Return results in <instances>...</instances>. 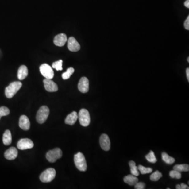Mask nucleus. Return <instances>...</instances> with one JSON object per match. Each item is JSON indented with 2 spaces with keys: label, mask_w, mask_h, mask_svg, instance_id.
Here are the masks:
<instances>
[{
  "label": "nucleus",
  "mask_w": 189,
  "mask_h": 189,
  "mask_svg": "<svg viewBox=\"0 0 189 189\" xmlns=\"http://www.w3.org/2000/svg\"><path fill=\"white\" fill-rule=\"evenodd\" d=\"M22 86L20 82H14L11 83L5 89V94L7 98H12Z\"/></svg>",
  "instance_id": "1"
},
{
  "label": "nucleus",
  "mask_w": 189,
  "mask_h": 189,
  "mask_svg": "<svg viewBox=\"0 0 189 189\" xmlns=\"http://www.w3.org/2000/svg\"><path fill=\"white\" fill-rule=\"evenodd\" d=\"M75 164L77 168L80 171H85L87 165L84 155L81 152H78L74 156Z\"/></svg>",
  "instance_id": "2"
},
{
  "label": "nucleus",
  "mask_w": 189,
  "mask_h": 189,
  "mask_svg": "<svg viewBox=\"0 0 189 189\" xmlns=\"http://www.w3.org/2000/svg\"><path fill=\"white\" fill-rule=\"evenodd\" d=\"M56 176V171L53 168H48L43 172L40 176V179L42 182L48 183L54 180Z\"/></svg>",
  "instance_id": "3"
},
{
  "label": "nucleus",
  "mask_w": 189,
  "mask_h": 189,
  "mask_svg": "<svg viewBox=\"0 0 189 189\" xmlns=\"http://www.w3.org/2000/svg\"><path fill=\"white\" fill-rule=\"evenodd\" d=\"M78 118L82 126L87 127L90 124L91 117L89 111L87 109H81L78 114Z\"/></svg>",
  "instance_id": "4"
},
{
  "label": "nucleus",
  "mask_w": 189,
  "mask_h": 189,
  "mask_svg": "<svg viewBox=\"0 0 189 189\" xmlns=\"http://www.w3.org/2000/svg\"><path fill=\"white\" fill-rule=\"evenodd\" d=\"M49 109L46 106H42L37 111V120L39 124H43L49 116Z\"/></svg>",
  "instance_id": "5"
},
{
  "label": "nucleus",
  "mask_w": 189,
  "mask_h": 189,
  "mask_svg": "<svg viewBox=\"0 0 189 189\" xmlns=\"http://www.w3.org/2000/svg\"><path fill=\"white\" fill-rule=\"evenodd\" d=\"M63 152L61 149L60 148H55L49 150L46 153V158L49 162H55L57 160L60 159L62 156Z\"/></svg>",
  "instance_id": "6"
},
{
  "label": "nucleus",
  "mask_w": 189,
  "mask_h": 189,
  "mask_svg": "<svg viewBox=\"0 0 189 189\" xmlns=\"http://www.w3.org/2000/svg\"><path fill=\"white\" fill-rule=\"evenodd\" d=\"M41 74L46 79H52L54 77V73L53 68L51 66L47 64H43L41 65L40 68Z\"/></svg>",
  "instance_id": "7"
},
{
  "label": "nucleus",
  "mask_w": 189,
  "mask_h": 189,
  "mask_svg": "<svg viewBox=\"0 0 189 189\" xmlns=\"http://www.w3.org/2000/svg\"><path fill=\"white\" fill-rule=\"evenodd\" d=\"M34 147V143L33 141L28 138L21 139L18 141L17 144V147L20 150H26V149H31Z\"/></svg>",
  "instance_id": "8"
},
{
  "label": "nucleus",
  "mask_w": 189,
  "mask_h": 189,
  "mask_svg": "<svg viewBox=\"0 0 189 189\" xmlns=\"http://www.w3.org/2000/svg\"><path fill=\"white\" fill-rule=\"evenodd\" d=\"M99 142L102 149H103L105 151L109 150L110 148V140L107 135L102 134L100 136Z\"/></svg>",
  "instance_id": "9"
},
{
  "label": "nucleus",
  "mask_w": 189,
  "mask_h": 189,
  "mask_svg": "<svg viewBox=\"0 0 189 189\" xmlns=\"http://www.w3.org/2000/svg\"><path fill=\"white\" fill-rule=\"evenodd\" d=\"M78 88L81 93H87L89 91V80L88 78L85 77L80 78L78 83Z\"/></svg>",
  "instance_id": "10"
},
{
  "label": "nucleus",
  "mask_w": 189,
  "mask_h": 189,
  "mask_svg": "<svg viewBox=\"0 0 189 189\" xmlns=\"http://www.w3.org/2000/svg\"><path fill=\"white\" fill-rule=\"evenodd\" d=\"M44 87L47 91L49 92H55L58 91V86L57 84L53 82L52 79L45 78L43 80Z\"/></svg>",
  "instance_id": "11"
},
{
  "label": "nucleus",
  "mask_w": 189,
  "mask_h": 189,
  "mask_svg": "<svg viewBox=\"0 0 189 189\" xmlns=\"http://www.w3.org/2000/svg\"><path fill=\"white\" fill-rule=\"evenodd\" d=\"M68 48L71 52H77L80 49V46L76 40L73 37H71L68 40Z\"/></svg>",
  "instance_id": "12"
},
{
  "label": "nucleus",
  "mask_w": 189,
  "mask_h": 189,
  "mask_svg": "<svg viewBox=\"0 0 189 189\" xmlns=\"http://www.w3.org/2000/svg\"><path fill=\"white\" fill-rule=\"evenodd\" d=\"M67 40H68L67 36L65 34L61 33L55 37L54 39V43L55 45L62 47L65 44Z\"/></svg>",
  "instance_id": "13"
},
{
  "label": "nucleus",
  "mask_w": 189,
  "mask_h": 189,
  "mask_svg": "<svg viewBox=\"0 0 189 189\" xmlns=\"http://www.w3.org/2000/svg\"><path fill=\"white\" fill-rule=\"evenodd\" d=\"M19 126L24 130H28L30 128L29 119L25 115H22L19 120Z\"/></svg>",
  "instance_id": "14"
},
{
  "label": "nucleus",
  "mask_w": 189,
  "mask_h": 189,
  "mask_svg": "<svg viewBox=\"0 0 189 189\" xmlns=\"http://www.w3.org/2000/svg\"><path fill=\"white\" fill-rule=\"evenodd\" d=\"M18 155V152L17 148L15 147H11L5 152L4 156L6 159L9 160H14L16 159Z\"/></svg>",
  "instance_id": "15"
},
{
  "label": "nucleus",
  "mask_w": 189,
  "mask_h": 189,
  "mask_svg": "<svg viewBox=\"0 0 189 189\" xmlns=\"http://www.w3.org/2000/svg\"><path fill=\"white\" fill-rule=\"evenodd\" d=\"M77 119H78L77 113L76 111H73L70 114L68 115V116L66 118L65 122L66 124L69 125H73L75 124Z\"/></svg>",
  "instance_id": "16"
},
{
  "label": "nucleus",
  "mask_w": 189,
  "mask_h": 189,
  "mask_svg": "<svg viewBox=\"0 0 189 189\" xmlns=\"http://www.w3.org/2000/svg\"><path fill=\"white\" fill-rule=\"evenodd\" d=\"M28 75V69L26 66L22 65L17 71V77L20 80H23Z\"/></svg>",
  "instance_id": "17"
},
{
  "label": "nucleus",
  "mask_w": 189,
  "mask_h": 189,
  "mask_svg": "<svg viewBox=\"0 0 189 189\" xmlns=\"http://www.w3.org/2000/svg\"><path fill=\"white\" fill-rule=\"evenodd\" d=\"M124 181L125 183L129 184V186H135L138 182V179L133 175H129L124 177Z\"/></svg>",
  "instance_id": "18"
},
{
  "label": "nucleus",
  "mask_w": 189,
  "mask_h": 189,
  "mask_svg": "<svg viewBox=\"0 0 189 189\" xmlns=\"http://www.w3.org/2000/svg\"><path fill=\"white\" fill-rule=\"evenodd\" d=\"M12 138L11 131L7 130L4 133L3 136V142L4 145H8L12 143Z\"/></svg>",
  "instance_id": "19"
},
{
  "label": "nucleus",
  "mask_w": 189,
  "mask_h": 189,
  "mask_svg": "<svg viewBox=\"0 0 189 189\" xmlns=\"http://www.w3.org/2000/svg\"><path fill=\"white\" fill-rule=\"evenodd\" d=\"M129 164L130 168V172H131V175H133L135 176H138L139 175V172L138 167H137L136 165V163L133 161H130Z\"/></svg>",
  "instance_id": "20"
},
{
  "label": "nucleus",
  "mask_w": 189,
  "mask_h": 189,
  "mask_svg": "<svg viewBox=\"0 0 189 189\" xmlns=\"http://www.w3.org/2000/svg\"><path fill=\"white\" fill-rule=\"evenodd\" d=\"M173 170L179 172H187L189 170V165L187 164H176L173 167Z\"/></svg>",
  "instance_id": "21"
},
{
  "label": "nucleus",
  "mask_w": 189,
  "mask_h": 189,
  "mask_svg": "<svg viewBox=\"0 0 189 189\" xmlns=\"http://www.w3.org/2000/svg\"><path fill=\"white\" fill-rule=\"evenodd\" d=\"M162 159L164 161L168 164H172L175 162V159L173 157L169 156L167 153L163 152L162 153Z\"/></svg>",
  "instance_id": "22"
},
{
  "label": "nucleus",
  "mask_w": 189,
  "mask_h": 189,
  "mask_svg": "<svg viewBox=\"0 0 189 189\" xmlns=\"http://www.w3.org/2000/svg\"><path fill=\"white\" fill-rule=\"evenodd\" d=\"M145 159L148 162L151 163H156L157 161V159L155 156V153L152 151H150V152L145 156Z\"/></svg>",
  "instance_id": "23"
},
{
  "label": "nucleus",
  "mask_w": 189,
  "mask_h": 189,
  "mask_svg": "<svg viewBox=\"0 0 189 189\" xmlns=\"http://www.w3.org/2000/svg\"><path fill=\"white\" fill-rule=\"evenodd\" d=\"M74 69L73 68H68L67 71L62 74V78L64 80H66L70 78L71 75L74 72Z\"/></svg>",
  "instance_id": "24"
},
{
  "label": "nucleus",
  "mask_w": 189,
  "mask_h": 189,
  "mask_svg": "<svg viewBox=\"0 0 189 189\" xmlns=\"http://www.w3.org/2000/svg\"><path fill=\"white\" fill-rule=\"evenodd\" d=\"M162 176V173H160L159 171L156 170L155 172L153 173L150 176V179L152 181H157L160 179Z\"/></svg>",
  "instance_id": "25"
},
{
  "label": "nucleus",
  "mask_w": 189,
  "mask_h": 189,
  "mask_svg": "<svg viewBox=\"0 0 189 189\" xmlns=\"http://www.w3.org/2000/svg\"><path fill=\"white\" fill-rule=\"evenodd\" d=\"M138 168L142 175H145L152 172V169L151 168L145 167L143 165H139Z\"/></svg>",
  "instance_id": "26"
},
{
  "label": "nucleus",
  "mask_w": 189,
  "mask_h": 189,
  "mask_svg": "<svg viewBox=\"0 0 189 189\" xmlns=\"http://www.w3.org/2000/svg\"><path fill=\"white\" fill-rule=\"evenodd\" d=\"M62 65H63V60H60L57 62H54L52 64V68L57 71H62L63 70Z\"/></svg>",
  "instance_id": "27"
},
{
  "label": "nucleus",
  "mask_w": 189,
  "mask_h": 189,
  "mask_svg": "<svg viewBox=\"0 0 189 189\" xmlns=\"http://www.w3.org/2000/svg\"><path fill=\"white\" fill-rule=\"evenodd\" d=\"M10 113L9 109L6 107L3 106L0 107V119L1 117L3 116H6L8 115H9Z\"/></svg>",
  "instance_id": "28"
},
{
  "label": "nucleus",
  "mask_w": 189,
  "mask_h": 189,
  "mask_svg": "<svg viewBox=\"0 0 189 189\" xmlns=\"http://www.w3.org/2000/svg\"><path fill=\"white\" fill-rule=\"evenodd\" d=\"M170 176L172 178H176L177 179H180L181 178V173L180 172L173 170L170 172L169 173Z\"/></svg>",
  "instance_id": "29"
},
{
  "label": "nucleus",
  "mask_w": 189,
  "mask_h": 189,
  "mask_svg": "<svg viewBox=\"0 0 189 189\" xmlns=\"http://www.w3.org/2000/svg\"><path fill=\"white\" fill-rule=\"evenodd\" d=\"M145 184L144 182H137L135 185V188L136 189H145Z\"/></svg>",
  "instance_id": "30"
},
{
  "label": "nucleus",
  "mask_w": 189,
  "mask_h": 189,
  "mask_svg": "<svg viewBox=\"0 0 189 189\" xmlns=\"http://www.w3.org/2000/svg\"><path fill=\"white\" fill-rule=\"evenodd\" d=\"M184 27L187 30H189V17H187V18L186 19V21L184 22Z\"/></svg>",
  "instance_id": "31"
},
{
  "label": "nucleus",
  "mask_w": 189,
  "mask_h": 189,
  "mask_svg": "<svg viewBox=\"0 0 189 189\" xmlns=\"http://www.w3.org/2000/svg\"><path fill=\"white\" fill-rule=\"evenodd\" d=\"M180 186H181V189H189V187L187 185H186L185 184L183 183H182L180 184Z\"/></svg>",
  "instance_id": "32"
},
{
  "label": "nucleus",
  "mask_w": 189,
  "mask_h": 189,
  "mask_svg": "<svg viewBox=\"0 0 189 189\" xmlns=\"http://www.w3.org/2000/svg\"><path fill=\"white\" fill-rule=\"evenodd\" d=\"M186 73H187V79L188 81L189 82V68H187L186 69Z\"/></svg>",
  "instance_id": "33"
},
{
  "label": "nucleus",
  "mask_w": 189,
  "mask_h": 189,
  "mask_svg": "<svg viewBox=\"0 0 189 189\" xmlns=\"http://www.w3.org/2000/svg\"><path fill=\"white\" fill-rule=\"evenodd\" d=\"M184 6L186 7L189 8V0H187L186 2H184Z\"/></svg>",
  "instance_id": "34"
},
{
  "label": "nucleus",
  "mask_w": 189,
  "mask_h": 189,
  "mask_svg": "<svg viewBox=\"0 0 189 189\" xmlns=\"http://www.w3.org/2000/svg\"><path fill=\"white\" fill-rule=\"evenodd\" d=\"M176 189H181V186H180V184H177V185H176Z\"/></svg>",
  "instance_id": "35"
},
{
  "label": "nucleus",
  "mask_w": 189,
  "mask_h": 189,
  "mask_svg": "<svg viewBox=\"0 0 189 189\" xmlns=\"http://www.w3.org/2000/svg\"><path fill=\"white\" fill-rule=\"evenodd\" d=\"M187 62H189V57L187 58Z\"/></svg>",
  "instance_id": "36"
}]
</instances>
